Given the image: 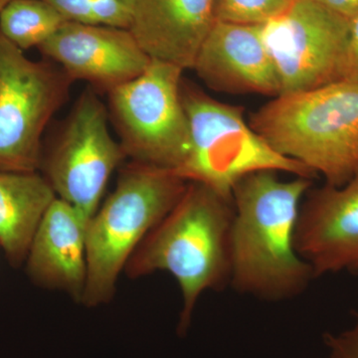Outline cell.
<instances>
[{
  "label": "cell",
  "instance_id": "ac0fdd59",
  "mask_svg": "<svg viewBox=\"0 0 358 358\" xmlns=\"http://www.w3.org/2000/svg\"><path fill=\"white\" fill-rule=\"evenodd\" d=\"M294 0H213L215 20L261 25L279 15Z\"/></svg>",
  "mask_w": 358,
  "mask_h": 358
},
{
  "label": "cell",
  "instance_id": "e0dca14e",
  "mask_svg": "<svg viewBox=\"0 0 358 358\" xmlns=\"http://www.w3.org/2000/svg\"><path fill=\"white\" fill-rule=\"evenodd\" d=\"M71 22L129 29L134 0H44Z\"/></svg>",
  "mask_w": 358,
  "mask_h": 358
},
{
  "label": "cell",
  "instance_id": "8fae6325",
  "mask_svg": "<svg viewBox=\"0 0 358 358\" xmlns=\"http://www.w3.org/2000/svg\"><path fill=\"white\" fill-rule=\"evenodd\" d=\"M301 203L294 247L315 278L358 275V171L341 186L308 190Z\"/></svg>",
  "mask_w": 358,
  "mask_h": 358
},
{
  "label": "cell",
  "instance_id": "5bb4252c",
  "mask_svg": "<svg viewBox=\"0 0 358 358\" xmlns=\"http://www.w3.org/2000/svg\"><path fill=\"white\" fill-rule=\"evenodd\" d=\"M214 22L213 0H134L128 30L150 58L185 71Z\"/></svg>",
  "mask_w": 358,
  "mask_h": 358
},
{
  "label": "cell",
  "instance_id": "9c48e42d",
  "mask_svg": "<svg viewBox=\"0 0 358 358\" xmlns=\"http://www.w3.org/2000/svg\"><path fill=\"white\" fill-rule=\"evenodd\" d=\"M281 94L341 81L350 20L315 0H294L261 24Z\"/></svg>",
  "mask_w": 358,
  "mask_h": 358
},
{
  "label": "cell",
  "instance_id": "d6986e66",
  "mask_svg": "<svg viewBox=\"0 0 358 358\" xmlns=\"http://www.w3.org/2000/svg\"><path fill=\"white\" fill-rule=\"evenodd\" d=\"M324 339L331 358H358V310L352 327L338 334H326Z\"/></svg>",
  "mask_w": 358,
  "mask_h": 358
},
{
  "label": "cell",
  "instance_id": "3957f363",
  "mask_svg": "<svg viewBox=\"0 0 358 358\" xmlns=\"http://www.w3.org/2000/svg\"><path fill=\"white\" fill-rule=\"evenodd\" d=\"M250 126L278 154L341 186L358 171V85L338 81L274 96Z\"/></svg>",
  "mask_w": 358,
  "mask_h": 358
},
{
  "label": "cell",
  "instance_id": "ffe728a7",
  "mask_svg": "<svg viewBox=\"0 0 358 358\" xmlns=\"http://www.w3.org/2000/svg\"><path fill=\"white\" fill-rule=\"evenodd\" d=\"M341 81L358 85V15L350 20V34Z\"/></svg>",
  "mask_w": 358,
  "mask_h": 358
},
{
  "label": "cell",
  "instance_id": "277c9868",
  "mask_svg": "<svg viewBox=\"0 0 358 358\" xmlns=\"http://www.w3.org/2000/svg\"><path fill=\"white\" fill-rule=\"evenodd\" d=\"M187 185L171 169L134 162L122 167L114 192L87 226L82 305L96 308L112 301L129 258L176 206Z\"/></svg>",
  "mask_w": 358,
  "mask_h": 358
},
{
  "label": "cell",
  "instance_id": "7a4b0ae2",
  "mask_svg": "<svg viewBox=\"0 0 358 358\" xmlns=\"http://www.w3.org/2000/svg\"><path fill=\"white\" fill-rule=\"evenodd\" d=\"M233 216V200L202 183L188 182L176 206L148 233L124 267L131 279L157 271L176 278L182 296L178 324L181 336L190 326L201 294L230 282Z\"/></svg>",
  "mask_w": 358,
  "mask_h": 358
},
{
  "label": "cell",
  "instance_id": "4fadbf2b",
  "mask_svg": "<svg viewBox=\"0 0 358 358\" xmlns=\"http://www.w3.org/2000/svg\"><path fill=\"white\" fill-rule=\"evenodd\" d=\"M88 222L56 197L40 222L26 258L30 279L40 287L69 294L82 303L87 280Z\"/></svg>",
  "mask_w": 358,
  "mask_h": 358
},
{
  "label": "cell",
  "instance_id": "ba28073f",
  "mask_svg": "<svg viewBox=\"0 0 358 358\" xmlns=\"http://www.w3.org/2000/svg\"><path fill=\"white\" fill-rule=\"evenodd\" d=\"M109 112L95 90H85L63 128L43 148L39 173L58 199L64 200L89 223L115 169L127 159L109 129Z\"/></svg>",
  "mask_w": 358,
  "mask_h": 358
},
{
  "label": "cell",
  "instance_id": "8992f818",
  "mask_svg": "<svg viewBox=\"0 0 358 358\" xmlns=\"http://www.w3.org/2000/svg\"><path fill=\"white\" fill-rule=\"evenodd\" d=\"M185 70L152 59L140 76L108 93V112L131 162L178 169L190 150L180 87Z\"/></svg>",
  "mask_w": 358,
  "mask_h": 358
},
{
  "label": "cell",
  "instance_id": "9a60e30c",
  "mask_svg": "<svg viewBox=\"0 0 358 358\" xmlns=\"http://www.w3.org/2000/svg\"><path fill=\"white\" fill-rule=\"evenodd\" d=\"M56 197L40 173H0V245L13 267L25 262L37 228Z\"/></svg>",
  "mask_w": 358,
  "mask_h": 358
},
{
  "label": "cell",
  "instance_id": "7402d4cb",
  "mask_svg": "<svg viewBox=\"0 0 358 358\" xmlns=\"http://www.w3.org/2000/svg\"><path fill=\"white\" fill-rule=\"evenodd\" d=\"M10 1H13V0H0V13Z\"/></svg>",
  "mask_w": 358,
  "mask_h": 358
},
{
  "label": "cell",
  "instance_id": "52a82bcc",
  "mask_svg": "<svg viewBox=\"0 0 358 358\" xmlns=\"http://www.w3.org/2000/svg\"><path fill=\"white\" fill-rule=\"evenodd\" d=\"M73 83L60 66L26 57L0 32V173H39L45 129Z\"/></svg>",
  "mask_w": 358,
  "mask_h": 358
},
{
  "label": "cell",
  "instance_id": "30bf717a",
  "mask_svg": "<svg viewBox=\"0 0 358 358\" xmlns=\"http://www.w3.org/2000/svg\"><path fill=\"white\" fill-rule=\"evenodd\" d=\"M37 49L73 81L107 94L140 76L152 61L128 29L71 21Z\"/></svg>",
  "mask_w": 358,
  "mask_h": 358
},
{
  "label": "cell",
  "instance_id": "7c38bea8",
  "mask_svg": "<svg viewBox=\"0 0 358 358\" xmlns=\"http://www.w3.org/2000/svg\"><path fill=\"white\" fill-rule=\"evenodd\" d=\"M192 70L213 91L272 96L281 93L261 25L215 20Z\"/></svg>",
  "mask_w": 358,
  "mask_h": 358
},
{
  "label": "cell",
  "instance_id": "44dd1931",
  "mask_svg": "<svg viewBox=\"0 0 358 358\" xmlns=\"http://www.w3.org/2000/svg\"><path fill=\"white\" fill-rule=\"evenodd\" d=\"M334 13L352 20L358 15V0H315Z\"/></svg>",
  "mask_w": 358,
  "mask_h": 358
},
{
  "label": "cell",
  "instance_id": "6da1fadb",
  "mask_svg": "<svg viewBox=\"0 0 358 358\" xmlns=\"http://www.w3.org/2000/svg\"><path fill=\"white\" fill-rule=\"evenodd\" d=\"M277 173L257 171L238 181L230 231L229 285L271 301L298 296L315 279L294 247L301 200L313 179L282 180Z\"/></svg>",
  "mask_w": 358,
  "mask_h": 358
},
{
  "label": "cell",
  "instance_id": "2e32d148",
  "mask_svg": "<svg viewBox=\"0 0 358 358\" xmlns=\"http://www.w3.org/2000/svg\"><path fill=\"white\" fill-rule=\"evenodd\" d=\"M66 22L44 0H13L0 13V32L22 51L38 48Z\"/></svg>",
  "mask_w": 358,
  "mask_h": 358
},
{
  "label": "cell",
  "instance_id": "5b68a950",
  "mask_svg": "<svg viewBox=\"0 0 358 358\" xmlns=\"http://www.w3.org/2000/svg\"><path fill=\"white\" fill-rule=\"evenodd\" d=\"M181 100L190 128L189 154L173 173L232 199L235 185L250 173L272 171L315 178L307 166L278 154L244 119V109L207 95L182 79Z\"/></svg>",
  "mask_w": 358,
  "mask_h": 358
}]
</instances>
